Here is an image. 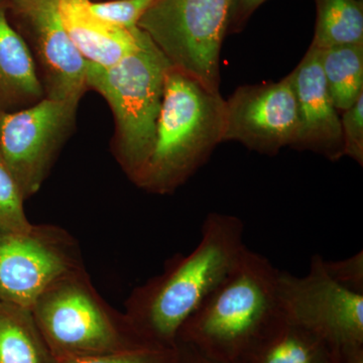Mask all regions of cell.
<instances>
[{
	"instance_id": "obj_1",
	"label": "cell",
	"mask_w": 363,
	"mask_h": 363,
	"mask_svg": "<svg viewBox=\"0 0 363 363\" xmlns=\"http://www.w3.org/2000/svg\"><path fill=\"white\" fill-rule=\"evenodd\" d=\"M238 217L210 213L192 252L178 255L164 272L136 288L124 314L147 343L175 347L183 324L235 266L247 245Z\"/></svg>"
},
{
	"instance_id": "obj_2",
	"label": "cell",
	"mask_w": 363,
	"mask_h": 363,
	"mask_svg": "<svg viewBox=\"0 0 363 363\" xmlns=\"http://www.w3.org/2000/svg\"><path fill=\"white\" fill-rule=\"evenodd\" d=\"M278 272L264 255L245 247L226 278L181 327L177 344L211 363H243L283 319Z\"/></svg>"
},
{
	"instance_id": "obj_3",
	"label": "cell",
	"mask_w": 363,
	"mask_h": 363,
	"mask_svg": "<svg viewBox=\"0 0 363 363\" xmlns=\"http://www.w3.org/2000/svg\"><path fill=\"white\" fill-rule=\"evenodd\" d=\"M225 99L169 66L152 154L135 184L152 194L175 192L223 143Z\"/></svg>"
},
{
	"instance_id": "obj_4",
	"label": "cell",
	"mask_w": 363,
	"mask_h": 363,
	"mask_svg": "<svg viewBox=\"0 0 363 363\" xmlns=\"http://www.w3.org/2000/svg\"><path fill=\"white\" fill-rule=\"evenodd\" d=\"M169 66L142 30L138 48L118 63L108 67L86 64L87 87L99 93L113 113L114 156L133 183L154 149Z\"/></svg>"
},
{
	"instance_id": "obj_5",
	"label": "cell",
	"mask_w": 363,
	"mask_h": 363,
	"mask_svg": "<svg viewBox=\"0 0 363 363\" xmlns=\"http://www.w3.org/2000/svg\"><path fill=\"white\" fill-rule=\"evenodd\" d=\"M30 311L60 363L156 346L100 296L84 267L55 279Z\"/></svg>"
},
{
	"instance_id": "obj_6",
	"label": "cell",
	"mask_w": 363,
	"mask_h": 363,
	"mask_svg": "<svg viewBox=\"0 0 363 363\" xmlns=\"http://www.w3.org/2000/svg\"><path fill=\"white\" fill-rule=\"evenodd\" d=\"M233 0H156L138 26L169 65L219 92L220 52Z\"/></svg>"
},
{
	"instance_id": "obj_7",
	"label": "cell",
	"mask_w": 363,
	"mask_h": 363,
	"mask_svg": "<svg viewBox=\"0 0 363 363\" xmlns=\"http://www.w3.org/2000/svg\"><path fill=\"white\" fill-rule=\"evenodd\" d=\"M277 296L286 321L314 332L342 354L363 350V294L336 283L321 255L312 257L304 277L279 269Z\"/></svg>"
},
{
	"instance_id": "obj_8",
	"label": "cell",
	"mask_w": 363,
	"mask_h": 363,
	"mask_svg": "<svg viewBox=\"0 0 363 363\" xmlns=\"http://www.w3.org/2000/svg\"><path fill=\"white\" fill-rule=\"evenodd\" d=\"M80 100L44 98L13 112H0V159L26 199L43 184L75 125Z\"/></svg>"
},
{
	"instance_id": "obj_9",
	"label": "cell",
	"mask_w": 363,
	"mask_h": 363,
	"mask_svg": "<svg viewBox=\"0 0 363 363\" xmlns=\"http://www.w3.org/2000/svg\"><path fill=\"white\" fill-rule=\"evenodd\" d=\"M83 267L77 241L62 227L0 230V302L30 309L55 279Z\"/></svg>"
},
{
	"instance_id": "obj_10",
	"label": "cell",
	"mask_w": 363,
	"mask_h": 363,
	"mask_svg": "<svg viewBox=\"0 0 363 363\" xmlns=\"http://www.w3.org/2000/svg\"><path fill=\"white\" fill-rule=\"evenodd\" d=\"M16 18L14 28L26 40L45 97L80 100L88 89L87 61L79 52L62 23L58 0H7Z\"/></svg>"
},
{
	"instance_id": "obj_11",
	"label": "cell",
	"mask_w": 363,
	"mask_h": 363,
	"mask_svg": "<svg viewBox=\"0 0 363 363\" xmlns=\"http://www.w3.org/2000/svg\"><path fill=\"white\" fill-rule=\"evenodd\" d=\"M298 109L292 74L279 82L240 86L225 100L223 143L274 156L295 143Z\"/></svg>"
},
{
	"instance_id": "obj_12",
	"label": "cell",
	"mask_w": 363,
	"mask_h": 363,
	"mask_svg": "<svg viewBox=\"0 0 363 363\" xmlns=\"http://www.w3.org/2000/svg\"><path fill=\"white\" fill-rule=\"evenodd\" d=\"M291 74L298 109L294 149L311 150L329 161H338L344 156L340 116L325 82L320 50L310 45Z\"/></svg>"
},
{
	"instance_id": "obj_13",
	"label": "cell",
	"mask_w": 363,
	"mask_h": 363,
	"mask_svg": "<svg viewBox=\"0 0 363 363\" xmlns=\"http://www.w3.org/2000/svg\"><path fill=\"white\" fill-rule=\"evenodd\" d=\"M89 0H58L62 23L81 56L91 64L108 67L135 51L140 28H125L90 11Z\"/></svg>"
},
{
	"instance_id": "obj_14",
	"label": "cell",
	"mask_w": 363,
	"mask_h": 363,
	"mask_svg": "<svg viewBox=\"0 0 363 363\" xmlns=\"http://www.w3.org/2000/svg\"><path fill=\"white\" fill-rule=\"evenodd\" d=\"M32 52L9 18V2L0 0V112L25 109L44 99Z\"/></svg>"
},
{
	"instance_id": "obj_15",
	"label": "cell",
	"mask_w": 363,
	"mask_h": 363,
	"mask_svg": "<svg viewBox=\"0 0 363 363\" xmlns=\"http://www.w3.org/2000/svg\"><path fill=\"white\" fill-rule=\"evenodd\" d=\"M343 355L321 336L283 317L243 363H339Z\"/></svg>"
},
{
	"instance_id": "obj_16",
	"label": "cell",
	"mask_w": 363,
	"mask_h": 363,
	"mask_svg": "<svg viewBox=\"0 0 363 363\" xmlns=\"http://www.w3.org/2000/svg\"><path fill=\"white\" fill-rule=\"evenodd\" d=\"M0 363H60L30 309L0 302Z\"/></svg>"
},
{
	"instance_id": "obj_17",
	"label": "cell",
	"mask_w": 363,
	"mask_h": 363,
	"mask_svg": "<svg viewBox=\"0 0 363 363\" xmlns=\"http://www.w3.org/2000/svg\"><path fill=\"white\" fill-rule=\"evenodd\" d=\"M320 58L334 106L347 111L363 95V44L320 50Z\"/></svg>"
},
{
	"instance_id": "obj_18",
	"label": "cell",
	"mask_w": 363,
	"mask_h": 363,
	"mask_svg": "<svg viewBox=\"0 0 363 363\" xmlns=\"http://www.w3.org/2000/svg\"><path fill=\"white\" fill-rule=\"evenodd\" d=\"M317 21L312 47L319 50L363 44L362 0H315Z\"/></svg>"
},
{
	"instance_id": "obj_19",
	"label": "cell",
	"mask_w": 363,
	"mask_h": 363,
	"mask_svg": "<svg viewBox=\"0 0 363 363\" xmlns=\"http://www.w3.org/2000/svg\"><path fill=\"white\" fill-rule=\"evenodd\" d=\"M26 198L18 182L0 159V230L28 233L32 230L25 212Z\"/></svg>"
},
{
	"instance_id": "obj_20",
	"label": "cell",
	"mask_w": 363,
	"mask_h": 363,
	"mask_svg": "<svg viewBox=\"0 0 363 363\" xmlns=\"http://www.w3.org/2000/svg\"><path fill=\"white\" fill-rule=\"evenodd\" d=\"M61 363H184V354L178 344L175 347L145 346L123 352L78 358Z\"/></svg>"
},
{
	"instance_id": "obj_21",
	"label": "cell",
	"mask_w": 363,
	"mask_h": 363,
	"mask_svg": "<svg viewBox=\"0 0 363 363\" xmlns=\"http://www.w3.org/2000/svg\"><path fill=\"white\" fill-rule=\"evenodd\" d=\"M156 0H111L93 2L88 6L99 18L125 28L138 26V21Z\"/></svg>"
},
{
	"instance_id": "obj_22",
	"label": "cell",
	"mask_w": 363,
	"mask_h": 363,
	"mask_svg": "<svg viewBox=\"0 0 363 363\" xmlns=\"http://www.w3.org/2000/svg\"><path fill=\"white\" fill-rule=\"evenodd\" d=\"M344 156L363 164V95L340 117Z\"/></svg>"
},
{
	"instance_id": "obj_23",
	"label": "cell",
	"mask_w": 363,
	"mask_h": 363,
	"mask_svg": "<svg viewBox=\"0 0 363 363\" xmlns=\"http://www.w3.org/2000/svg\"><path fill=\"white\" fill-rule=\"evenodd\" d=\"M324 266L336 283L347 290L363 294V252L355 253L348 259H324Z\"/></svg>"
},
{
	"instance_id": "obj_24",
	"label": "cell",
	"mask_w": 363,
	"mask_h": 363,
	"mask_svg": "<svg viewBox=\"0 0 363 363\" xmlns=\"http://www.w3.org/2000/svg\"><path fill=\"white\" fill-rule=\"evenodd\" d=\"M266 1L267 0H233L227 35L240 32L252 14Z\"/></svg>"
},
{
	"instance_id": "obj_25",
	"label": "cell",
	"mask_w": 363,
	"mask_h": 363,
	"mask_svg": "<svg viewBox=\"0 0 363 363\" xmlns=\"http://www.w3.org/2000/svg\"><path fill=\"white\" fill-rule=\"evenodd\" d=\"M178 345L180 346L182 350H183L184 363H211L200 357V355H198L194 351L185 347V346L181 345V344H178Z\"/></svg>"
},
{
	"instance_id": "obj_26",
	"label": "cell",
	"mask_w": 363,
	"mask_h": 363,
	"mask_svg": "<svg viewBox=\"0 0 363 363\" xmlns=\"http://www.w3.org/2000/svg\"><path fill=\"white\" fill-rule=\"evenodd\" d=\"M339 363H363V350L346 353Z\"/></svg>"
}]
</instances>
